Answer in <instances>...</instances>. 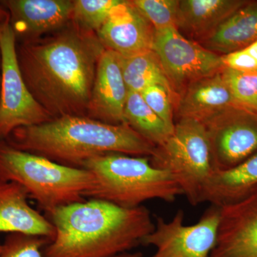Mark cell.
Returning <instances> with one entry per match:
<instances>
[{
	"label": "cell",
	"instance_id": "6da1fadb",
	"mask_svg": "<svg viewBox=\"0 0 257 257\" xmlns=\"http://www.w3.org/2000/svg\"><path fill=\"white\" fill-rule=\"evenodd\" d=\"M104 50L96 33L72 23L52 35L17 45L29 90L53 119L87 116L96 67Z\"/></svg>",
	"mask_w": 257,
	"mask_h": 257
},
{
	"label": "cell",
	"instance_id": "7a4b0ae2",
	"mask_svg": "<svg viewBox=\"0 0 257 257\" xmlns=\"http://www.w3.org/2000/svg\"><path fill=\"white\" fill-rule=\"evenodd\" d=\"M55 237L45 257H111L143 244L155 224L144 206L118 207L89 199L48 213Z\"/></svg>",
	"mask_w": 257,
	"mask_h": 257
},
{
	"label": "cell",
	"instance_id": "3957f363",
	"mask_svg": "<svg viewBox=\"0 0 257 257\" xmlns=\"http://www.w3.org/2000/svg\"><path fill=\"white\" fill-rule=\"evenodd\" d=\"M5 140L18 150L76 168L106 154L150 157L156 149L128 125L107 124L87 116H62L18 128Z\"/></svg>",
	"mask_w": 257,
	"mask_h": 257
},
{
	"label": "cell",
	"instance_id": "277c9868",
	"mask_svg": "<svg viewBox=\"0 0 257 257\" xmlns=\"http://www.w3.org/2000/svg\"><path fill=\"white\" fill-rule=\"evenodd\" d=\"M82 168L94 177L85 197L123 208H136L152 199L173 202L182 194L172 176L154 167L150 157L111 153L84 162Z\"/></svg>",
	"mask_w": 257,
	"mask_h": 257
},
{
	"label": "cell",
	"instance_id": "5b68a950",
	"mask_svg": "<svg viewBox=\"0 0 257 257\" xmlns=\"http://www.w3.org/2000/svg\"><path fill=\"white\" fill-rule=\"evenodd\" d=\"M0 180L21 185L47 214L85 200L94 184V177L85 169L22 151L5 140H0Z\"/></svg>",
	"mask_w": 257,
	"mask_h": 257
},
{
	"label": "cell",
	"instance_id": "8992f818",
	"mask_svg": "<svg viewBox=\"0 0 257 257\" xmlns=\"http://www.w3.org/2000/svg\"><path fill=\"white\" fill-rule=\"evenodd\" d=\"M150 158L154 167L172 176L189 204H202L203 189L213 171L204 124L192 118H179L173 133L163 145L156 147Z\"/></svg>",
	"mask_w": 257,
	"mask_h": 257
},
{
	"label": "cell",
	"instance_id": "52a82bcc",
	"mask_svg": "<svg viewBox=\"0 0 257 257\" xmlns=\"http://www.w3.org/2000/svg\"><path fill=\"white\" fill-rule=\"evenodd\" d=\"M17 45L10 22L0 24V140H6L17 128L54 119L29 90L19 65Z\"/></svg>",
	"mask_w": 257,
	"mask_h": 257
},
{
	"label": "cell",
	"instance_id": "ba28073f",
	"mask_svg": "<svg viewBox=\"0 0 257 257\" xmlns=\"http://www.w3.org/2000/svg\"><path fill=\"white\" fill-rule=\"evenodd\" d=\"M153 51L177 96L191 83L225 68L222 56L186 38L176 28L155 32Z\"/></svg>",
	"mask_w": 257,
	"mask_h": 257
},
{
	"label": "cell",
	"instance_id": "9c48e42d",
	"mask_svg": "<svg viewBox=\"0 0 257 257\" xmlns=\"http://www.w3.org/2000/svg\"><path fill=\"white\" fill-rule=\"evenodd\" d=\"M220 208L211 205L196 224H184V212L177 211L170 221L157 216L155 229L143 244L153 246L150 257H209L217 239Z\"/></svg>",
	"mask_w": 257,
	"mask_h": 257
},
{
	"label": "cell",
	"instance_id": "30bf717a",
	"mask_svg": "<svg viewBox=\"0 0 257 257\" xmlns=\"http://www.w3.org/2000/svg\"><path fill=\"white\" fill-rule=\"evenodd\" d=\"M210 144L213 171L232 168L257 152V114L234 106L202 123Z\"/></svg>",
	"mask_w": 257,
	"mask_h": 257
},
{
	"label": "cell",
	"instance_id": "8fae6325",
	"mask_svg": "<svg viewBox=\"0 0 257 257\" xmlns=\"http://www.w3.org/2000/svg\"><path fill=\"white\" fill-rule=\"evenodd\" d=\"M209 257H257V186L220 207L217 239Z\"/></svg>",
	"mask_w": 257,
	"mask_h": 257
},
{
	"label": "cell",
	"instance_id": "7c38bea8",
	"mask_svg": "<svg viewBox=\"0 0 257 257\" xmlns=\"http://www.w3.org/2000/svg\"><path fill=\"white\" fill-rule=\"evenodd\" d=\"M155 32L132 1L121 0L96 34L106 50L130 57L153 50Z\"/></svg>",
	"mask_w": 257,
	"mask_h": 257
},
{
	"label": "cell",
	"instance_id": "4fadbf2b",
	"mask_svg": "<svg viewBox=\"0 0 257 257\" xmlns=\"http://www.w3.org/2000/svg\"><path fill=\"white\" fill-rule=\"evenodd\" d=\"M10 24L21 42L55 33L72 21V0H3Z\"/></svg>",
	"mask_w": 257,
	"mask_h": 257
},
{
	"label": "cell",
	"instance_id": "5bb4252c",
	"mask_svg": "<svg viewBox=\"0 0 257 257\" xmlns=\"http://www.w3.org/2000/svg\"><path fill=\"white\" fill-rule=\"evenodd\" d=\"M121 57L109 50L101 55L88 105L87 116L111 124H124L128 96L121 70Z\"/></svg>",
	"mask_w": 257,
	"mask_h": 257
},
{
	"label": "cell",
	"instance_id": "9a60e30c",
	"mask_svg": "<svg viewBox=\"0 0 257 257\" xmlns=\"http://www.w3.org/2000/svg\"><path fill=\"white\" fill-rule=\"evenodd\" d=\"M28 197L20 184L0 180V233H22L52 241L55 234L53 225L30 205Z\"/></svg>",
	"mask_w": 257,
	"mask_h": 257
},
{
	"label": "cell",
	"instance_id": "2e32d148",
	"mask_svg": "<svg viewBox=\"0 0 257 257\" xmlns=\"http://www.w3.org/2000/svg\"><path fill=\"white\" fill-rule=\"evenodd\" d=\"M234 106L239 105L220 72L189 84L179 94L175 108L179 118H192L204 123Z\"/></svg>",
	"mask_w": 257,
	"mask_h": 257
},
{
	"label": "cell",
	"instance_id": "e0dca14e",
	"mask_svg": "<svg viewBox=\"0 0 257 257\" xmlns=\"http://www.w3.org/2000/svg\"><path fill=\"white\" fill-rule=\"evenodd\" d=\"M247 0H179L176 28L199 42Z\"/></svg>",
	"mask_w": 257,
	"mask_h": 257
},
{
	"label": "cell",
	"instance_id": "ac0fdd59",
	"mask_svg": "<svg viewBox=\"0 0 257 257\" xmlns=\"http://www.w3.org/2000/svg\"><path fill=\"white\" fill-rule=\"evenodd\" d=\"M257 186V152L232 168L212 171L202 195V203L222 207L238 202Z\"/></svg>",
	"mask_w": 257,
	"mask_h": 257
},
{
	"label": "cell",
	"instance_id": "d6986e66",
	"mask_svg": "<svg viewBox=\"0 0 257 257\" xmlns=\"http://www.w3.org/2000/svg\"><path fill=\"white\" fill-rule=\"evenodd\" d=\"M256 40L257 1H247L198 43L208 50L224 55L246 48Z\"/></svg>",
	"mask_w": 257,
	"mask_h": 257
},
{
	"label": "cell",
	"instance_id": "ffe728a7",
	"mask_svg": "<svg viewBox=\"0 0 257 257\" xmlns=\"http://www.w3.org/2000/svg\"><path fill=\"white\" fill-rule=\"evenodd\" d=\"M121 62L128 92L141 93L147 87L160 85L175 96L177 101L178 96L174 92L160 59L153 50L133 57H121Z\"/></svg>",
	"mask_w": 257,
	"mask_h": 257
},
{
	"label": "cell",
	"instance_id": "44dd1931",
	"mask_svg": "<svg viewBox=\"0 0 257 257\" xmlns=\"http://www.w3.org/2000/svg\"><path fill=\"white\" fill-rule=\"evenodd\" d=\"M124 119V124L128 125L155 147L163 145L173 133L147 105L140 93L128 92Z\"/></svg>",
	"mask_w": 257,
	"mask_h": 257
},
{
	"label": "cell",
	"instance_id": "7402d4cb",
	"mask_svg": "<svg viewBox=\"0 0 257 257\" xmlns=\"http://www.w3.org/2000/svg\"><path fill=\"white\" fill-rule=\"evenodd\" d=\"M71 23L84 32L96 33L121 0H74Z\"/></svg>",
	"mask_w": 257,
	"mask_h": 257
},
{
	"label": "cell",
	"instance_id": "603a6c76",
	"mask_svg": "<svg viewBox=\"0 0 257 257\" xmlns=\"http://www.w3.org/2000/svg\"><path fill=\"white\" fill-rule=\"evenodd\" d=\"M221 74L236 103L257 114V69L241 72L225 67Z\"/></svg>",
	"mask_w": 257,
	"mask_h": 257
},
{
	"label": "cell",
	"instance_id": "cb8c5ba5",
	"mask_svg": "<svg viewBox=\"0 0 257 257\" xmlns=\"http://www.w3.org/2000/svg\"><path fill=\"white\" fill-rule=\"evenodd\" d=\"M132 3L156 31L176 28L179 0H132Z\"/></svg>",
	"mask_w": 257,
	"mask_h": 257
},
{
	"label": "cell",
	"instance_id": "d4e9b609",
	"mask_svg": "<svg viewBox=\"0 0 257 257\" xmlns=\"http://www.w3.org/2000/svg\"><path fill=\"white\" fill-rule=\"evenodd\" d=\"M50 241L42 236L12 233L3 243L0 257H45L44 248Z\"/></svg>",
	"mask_w": 257,
	"mask_h": 257
},
{
	"label": "cell",
	"instance_id": "484cf974",
	"mask_svg": "<svg viewBox=\"0 0 257 257\" xmlns=\"http://www.w3.org/2000/svg\"><path fill=\"white\" fill-rule=\"evenodd\" d=\"M144 100L155 114L158 115L167 127L174 132V110L176 99L166 88L160 85H153L146 88L141 93Z\"/></svg>",
	"mask_w": 257,
	"mask_h": 257
},
{
	"label": "cell",
	"instance_id": "4316f807",
	"mask_svg": "<svg viewBox=\"0 0 257 257\" xmlns=\"http://www.w3.org/2000/svg\"><path fill=\"white\" fill-rule=\"evenodd\" d=\"M221 56L224 67L226 68L241 72H251L257 69V61L244 49Z\"/></svg>",
	"mask_w": 257,
	"mask_h": 257
},
{
	"label": "cell",
	"instance_id": "83f0119b",
	"mask_svg": "<svg viewBox=\"0 0 257 257\" xmlns=\"http://www.w3.org/2000/svg\"><path fill=\"white\" fill-rule=\"evenodd\" d=\"M10 14L8 10L0 4V24L9 23Z\"/></svg>",
	"mask_w": 257,
	"mask_h": 257
},
{
	"label": "cell",
	"instance_id": "f1b7e54d",
	"mask_svg": "<svg viewBox=\"0 0 257 257\" xmlns=\"http://www.w3.org/2000/svg\"><path fill=\"white\" fill-rule=\"evenodd\" d=\"M244 50H246L255 60L257 61V40L256 41L253 42L251 45H248L246 48H244Z\"/></svg>",
	"mask_w": 257,
	"mask_h": 257
},
{
	"label": "cell",
	"instance_id": "f546056e",
	"mask_svg": "<svg viewBox=\"0 0 257 257\" xmlns=\"http://www.w3.org/2000/svg\"><path fill=\"white\" fill-rule=\"evenodd\" d=\"M143 253L141 252H127L119 253V254L116 255V256L111 257H143Z\"/></svg>",
	"mask_w": 257,
	"mask_h": 257
},
{
	"label": "cell",
	"instance_id": "4dcf8cb0",
	"mask_svg": "<svg viewBox=\"0 0 257 257\" xmlns=\"http://www.w3.org/2000/svg\"><path fill=\"white\" fill-rule=\"evenodd\" d=\"M0 87H1V53H0Z\"/></svg>",
	"mask_w": 257,
	"mask_h": 257
},
{
	"label": "cell",
	"instance_id": "1f68e13d",
	"mask_svg": "<svg viewBox=\"0 0 257 257\" xmlns=\"http://www.w3.org/2000/svg\"><path fill=\"white\" fill-rule=\"evenodd\" d=\"M2 248H3V243H0V253L2 251Z\"/></svg>",
	"mask_w": 257,
	"mask_h": 257
}]
</instances>
